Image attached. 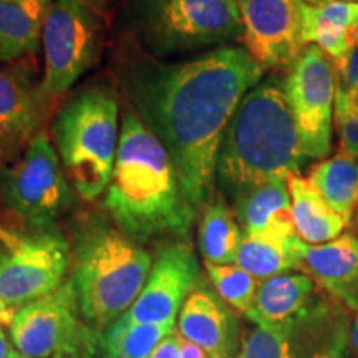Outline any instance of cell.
Listing matches in <instances>:
<instances>
[{
	"instance_id": "30bf717a",
	"label": "cell",
	"mask_w": 358,
	"mask_h": 358,
	"mask_svg": "<svg viewBox=\"0 0 358 358\" xmlns=\"http://www.w3.org/2000/svg\"><path fill=\"white\" fill-rule=\"evenodd\" d=\"M284 87L303 153L308 159L327 158L332 150L337 65L317 45H307Z\"/></svg>"
},
{
	"instance_id": "9a60e30c",
	"label": "cell",
	"mask_w": 358,
	"mask_h": 358,
	"mask_svg": "<svg viewBox=\"0 0 358 358\" xmlns=\"http://www.w3.org/2000/svg\"><path fill=\"white\" fill-rule=\"evenodd\" d=\"M45 96L29 69L0 64V171L22 156L37 134Z\"/></svg>"
},
{
	"instance_id": "277c9868",
	"label": "cell",
	"mask_w": 358,
	"mask_h": 358,
	"mask_svg": "<svg viewBox=\"0 0 358 358\" xmlns=\"http://www.w3.org/2000/svg\"><path fill=\"white\" fill-rule=\"evenodd\" d=\"M150 252L124 232L93 224L80 236L71 282L80 313L101 330L127 313L150 277Z\"/></svg>"
},
{
	"instance_id": "9c48e42d",
	"label": "cell",
	"mask_w": 358,
	"mask_h": 358,
	"mask_svg": "<svg viewBox=\"0 0 358 358\" xmlns=\"http://www.w3.org/2000/svg\"><path fill=\"white\" fill-rule=\"evenodd\" d=\"M100 43L98 13L75 0H50L45 6L42 45L45 96H64L92 66Z\"/></svg>"
},
{
	"instance_id": "4316f807",
	"label": "cell",
	"mask_w": 358,
	"mask_h": 358,
	"mask_svg": "<svg viewBox=\"0 0 358 358\" xmlns=\"http://www.w3.org/2000/svg\"><path fill=\"white\" fill-rule=\"evenodd\" d=\"M209 280L214 292L229 306L232 310L245 317L252 307L261 280L237 264H206Z\"/></svg>"
},
{
	"instance_id": "ffe728a7",
	"label": "cell",
	"mask_w": 358,
	"mask_h": 358,
	"mask_svg": "<svg viewBox=\"0 0 358 358\" xmlns=\"http://www.w3.org/2000/svg\"><path fill=\"white\" fill-rule=\"evenodd\" d=\"M358 19V2L325 0L307 2L303 7V40L317 45L320 50L340 65L352 50L350 29Z\"/></svg>"
},
{
	"instance_id": "e0dca14e",
	"label": "cell",
	"mask_w": 358,
	"mask_h": 358,
	"mask_svg": "<svg viewBox=\"0 0 358 358\" xmlns=\"http://www.w3.org/2000/svg\"><path fill=\"white\" fill-rule=\"evenodd\" d=\"M299 254L301 272L355 315L358 312V236L343 232L325 244H307L301 239Z\"/></svg>"
},
{
	"instance_id": "f1b7e54d",
	"label": "cell",
	"mask_w": 358,
	"mask_h": 358,
	"mask_svg": "<svg viewBox=\"0 0 358 358\" xmlns=\"http://www.w3.org/2000/svg\"><path fill=\"white\" fill-rule=\"evenodd\" d=\"M334 127L337 129L342 153L358 159V115L350 108L347 93L337 87Z\"/></svg>"
},
{
	"instance_id": "7c38bea8",
	"label": "cell",
	"mask_w": 358,
	"mask_h": 358,
	"mask_svg": "<svg viewBox=\"0 0 358 358\" xmlns=\"http://www.w3.org/2000/svg\"><path fill=\"white\" fill-rule=\"evenodd\" d=\"M307 0H239L243 42L264 71H289L306 50Z\"/></svg>"
},
{
	"instance_id": "4fadbf2b",
	"label": "cell",
	"mask_w": 358,
	"mask_h": 358,
	"mask_svg": "<svg viewBox=\"0 0 358 358\" xmlns=\"http://www.w3.org/2000/svg\"><path fill=\"white\" fill-rule=\"evenodd\" d=\"M198 279L199 262L191 245L187 243L164 245L155 259L141 294L124 317L138 324L176 322Z\"/></svg>"
},
{
	"instance_id": "7a4b0ae2",
	"label": "cell",
	"mask_w": 358,
	"mask_h": 358,
	"mask_svg": "<svg viewBox=\"0 0 358 358\" xmlns=\"http://www.w3.org/2000/svg\"><path fill=\"white\" fill-rule=\"evenodd\" d=\"M105 208L118 229L138 244L159 236L187 241L198 213L182 192L171 155L127 106Z\"/></svg>"
},
{
	"instance_id": "b9f144b4",
	"label": "cell",
	"mask_w": 358,
	"mask_h": 358,
	"mask_svg": "<svg viewBox=\"0 0 358 358\" xmlns=\"http://www.w3.org/2000/svg\"><path fill=\"white\" fill-rule=\"evenodd\" d=\"M307 2H310V3H320V2H325V0H307Z\"/></svg>"
},
{
	"instance_id": "8992f818",
	"label": "cell",
	"mask_w": 358,
	"mask_h": 358,
	"mask_svg": "<svg viewBox=\"0 0 358 358\" xmlns=\"http://www.w3.org/2000/svg\"><path fill=\"white\" fill-rule=\"evenodd\" d=\"M131 22L156 57L226 47L244 32L239 0H131Z\"/></svg>"
},
{
	"instance_id": "8fae6325",
	"label": "cell",
	"mask_w": 358,
	"mask_h": 358,
	"mask_svg": "<svg viewBox=\"0 0 358 358\" xmlns=\"http://www.w3.org/2000/svg\"><path fill=\"white\" fill-rule=\"evenodd\" d=\"M70 266L69 243L55 232L24 239L0 264V327H10L13 317L65 282Z\"/></svg>"
},
{
	"instance_id": "d6986e66",
	"label": "cell",
	"mask_w": 358,
	"mask_h": 358,
	"mask_svg": "<svg viewBox=\"0 0 358 358\" xmlns=\"http://www.w3.org/2000/svg\"><path fill=\"white\" fill-rule=\"evenodd\" d=\"M231 206L243 234L297 236L287 179H275L254 187Z\"/></svg>"
},
{
	"instance_id": "d590c367",
	"label": "cell",
	"mask_w": 358,
	"mask_h": 358,
	"mask_svg": "<svg viewBox=\"0 0 358 358\" xmlns=\"http://www.w3.org/2000/svg\"><path fill=\"white\" fill-rule=\"evenodd\" d=\"M12 352V345L8 342L6 332H3V327H0V358H7Z\"/></svg>"
},
{
	"instance_id": "d6a6232c",
	"label": "cell",
	"mask_w": 358,
	"mask_h": 358,
	"mask_svg": "<svg viewBox=\"0 0 358 358\" xmlns=\"http://www.w3.org/2000/svg\"><path fill=\"white\" fill-rule=\"evenodd\" d=\"M0 241H2L10 250H15L22 243H24V237H19L17 234H13V232L7 231L6 227L0 224Z\"/></svg>"
},
{
	"instance_id": "ac0fdd59",
	"label": "cell",
	"mask_w": 358,
	"mask_h": 358,
	"mask_svg": "<svg viewBox=\"0 0 358 358\" xmlns=\"http://www.w3.org/2000/svg\"><path fill=\"white\" fill-rule=\"evenodd\" d=\"M324 290L303 272H285L261 280L245 319L254 325L279 327L297 319L324 297Z\"/></svg>"
},
{
	"instance_id": "5bb4252c",
	"label": "cell",
	"mask_w": 358,
	"mask_h": 358,
	"mask_svg": "<svg viewBox=\"0 0 358 358\" xmlns=\"http://www.w3.org/2000/svg\"><path fill=\"white\" fill-rule=\"evenodd\" d=\"M80 315L77 292L69 279L17 312L8 327L13 347L27 357L52 358L83 322Z\"/></svg>"
},
{
	"instance_id": "52a82bcc",
	"label": "cell",
	"mask_w": 358,
	"mask_h": 358,
	"mask_svg": "<svg viewBox=\"0 0 358 358\" xmlns=\"http://www.w3.org/2000/svg\"><path fill=\"white\" fill-rule=\"evenodd\" d=\"M352 313L330 295L279 327L244 329L237 358H350Z\"/></svg>"
},
{
	"instance_id": "d4e9b609",
	"label": "cell",
	"mask_w": 358,
	"mask_h": 358,
	"mask_svg": "<svg viewBox=\"0 0 358 358\" xmlns=\"http://www.w3.org/2000/svg\"><path fill=\"white\" fill-rule=\"evenodd\" d=\"M308 179L348 224L358 211V159L345 153L327 158L308 173Z\"/></svg>"
},
{
	"instance_id": "484cf974",
	"label": "cell",
	"mask_w": 358,
	"mask_h": 358,
	"mask_svg": "<svg viewBox=\"0 0 358 358\" xmlns=\"http://www.w3.org/2000/svg\"><path fill=\"white\" fill-rule=\"evenodd\" d=\"M176 330V322L138 324L122 317L105 332L115 358H151L161 342Z\"/></svg>"
},
{
	"instance_id": "4dcf8cb0",
	"label": "cell",
	"mask_w": 358,
	"mask_h": 358,
	"mask_svg": "<svg viewBox=\"0 0 358 358\" xmlns=\"http://www.w3.org/2000/svg\"><path fill=\"white\" fill-rule=\"evenodd\" d=\"M151 358H181V352H179L178 329L159 343Z\"/></svg>"
},
{
	"instance_id": "836d02e7",
	"label": "cell",
	"mask_w": 358,
	"mask_h": 358,
	"mask_svg": "<svg viewBox=\"0 0 358 358\" xmlns=\"http://www.w3.org/2000/svg\"><path fill=\"white\" fill-rule=\"evenodd\" d=\"M40 2H42L43 6H47L50 0H40ZM75 2L83 3V6H87L88 8H92V10H95L98 13L100 10H103V8H105L106 6H108L110 0H75Z\"/></svg>"
},
{
	"instance_id": "ba28073f",
	"label": "cell",
	"mask_w": 358,
	"mask_h": 358,
	"mask_svg": "<svg viewBox=\"0 0 358 358\" xmlns=\"http://www.w3.org/2000/svg\"><path fill=\"white\" fill-rule=\"evenodd\" d=\"M0 198L10 211L35 227H47L69 208L71 192L60 158L45 133L0 171Z\"/></svg>"
},
{
	"instance_id": "8d00e7d4",
	"label": "cell",
	"mask_w": 358,
	"mask_h": 358,
	"mask_svg": "<svg viewBox=\"0 0 358 358\" xmlns=\"http://www.w3.org/2000/svg\"><path fill=\"white\" fill-rule=\"evenodd\" d=\"M347 100H348V105H350V108L358 115V83L353 88L348 90Z\"/></svg>"
},
{
	"instance_id": "3957f363",
	"label": "cell",
	"mask_w": 358,
	"mask_h": 358,
	"mask_svg": "<svg viewBox=\"0 0 358 358\" xmlns=\"http://www.w3.org/2000/svg\"><path fill=\"white\" fill-rule=\"evenodd\" d=\"M303 153L284 80L267 78L243 98L217 153L216 186L234 204L254 187L301 173Z\"/></svg>"
},
{
	"instance_id": "cb8c5ba5",
	"label": "cell",
	"mask_w": 358,
	"mask_h": 358,
	"mask_svg": "<svg viewBox=\"0 0 358 358\" xmlns=\"http://www.w3.org/2000/svg\"><path fill=\"white\" fill-rule=\"evenodd\" d=\"M299 244H301L299 236L243 234L236 264L259 280L285 272H301Z\"/></svg>"
},
{
	"instance_id": "60d3db41",
	"label": "cell",
	"mask_w": 358,
	"mask_h": 358,
	"mask_svg": "<svg viewBox=\"0 0 358 358\" xmlns=\"http://www.w3.org/2000/svg\"><path fill=\"white\" fill-rule=\"evenodd\" d=\"M352 224H353V226H355V229H357V232H358V211L355 213V216H353Z\"/></svg>"
},
{
	"instance_id": "5b68a950",
	"label": "cell",
	"mask_w": 358,
	"mask_h": 358,
	"mask_svg": "<svg viewBox=\"0 0 358 358\" xmlns=\"http://www.w3.org/2000/svg\"><path fill=\"white\" fill-rule=\"evenodd\" d=\"M118 98L105 83L65 101L53 122V143L66 178L87 203L105 194L120 145Z\"/></svg>"
},
{
	"instance_id": "6da1fadb",
	"label": "cell",
	"mask_w": 358,
	"mask_h": 358,
	"mask_svg": "<svg viewBox=\"0 0 358 358\" xmlns=\"http://www.w3.org/2000/svg\"><path fill=\"white\" fill-rule=\"evenodd\" d=\"M245 48L219 47L186 62L129 60L122 71L128 106L171 155L196 213L216 192L217 153L243 98L262 82Z\"/></svg>"
},
{
	"instance_id": "74e56055",
	"label": "cell",
	"mask_w": 358,
	"mask_h": 358,
	"mask_svg": "<svg viewBox=\"0 0 358 358\" xmlns=\"http://www.w3.org/2000/svg\"><path fill=\"white\" fill-rule=\"evenodd\" d=\"M350 42H352V47L358 45V19L355 22V25L350 29Z\"/></svg>"
},
{
	"instance_id": "ab89813d",
	"label": "cell",
	"mask_w": 358,
	"mask_h": 358,
	"mask_svg": "<svg viewBox=\"0 0 358 358\" xmlns=\"http://www.w3.org/2000/svg\"><path fill=\"white\" fill-rule=\"evenodd\" d=\"M7 358H32V357H27V355H24V353H22V352L17 350V348H12L10 355H8Z\"/></svg>"
},
{
	"instance_id": "603a6c76",
	"label": "cell",
	"mask_w": 358,
	"mask_h": 358,
	"mask_svg": "<svg viewBox=\"0 0 358 358\" xmlns=\"http://www.w3.org/2000/svg\"><path fill=\"white\" fill-rule=\"evenodd\" d=\"M243 243V229L221 192H214L208 204L201 209L198 226L199 252L206 264H236Z\"/></svg>"
},
{
	"instance_id": "2e32d148",
	"label": "cell",
	"mask_w": 358,
	"mask_h": 358,
	"mask_svg": "<svg viewBox=\"0 0 358 358\" xmlns=\"http://www.w3.org/2000/svg\"><path fill=\"white\" fill-rule=\"evenodd\" d=\"M178 317V332L203 348L209 358L239 357L244 330L236 310L216 292L194 289Z\"/></svg>"
},
{
	"instance_id": "1f68e13d",
	"label": "cell",
	"mask_w": 358,
	"mask_h": 358,
	"mask_svg": "<svg viewBox=\"0 0 358 358\" xmlns=\"http://www.w3.org/2000/svg\"><path fill=\"white\" fill-rule=\"evenodd\" d=\"M179 352H181V358H209V355L203 350V348L196 345V343L189 342V340L182 337L181 334H179Z\"/></svg>"
},
{
	"instance_id": "f546056e",
	"label": "cell",
	"mask_w": 358,
	"mask_h": 358,
	"mask_svg": "<svg viewBox=\"0 0 358 358\" xmlns=\"http://www.w3.org/2000/svg\"><path fill=\"white\" fill-rule=\"evenodd\" d=\"M358 83V45L352 48L345 60L337 65V87L343 92L355 87Z\"/></svg>"
},
{
	"instance_id": "e575fe53",
	"label": "cell",
	"mask_w": 358,
	"mask_h": 358,
	"mask_svg": "<svg viewBox=\"0 0 358 358\" xmlns=\"http://www.w3.org/2000/svg\"><path fill=\"white\" fill-rule=\"evenodd\" d=\"M350 345L353 355L358 358V312L352 319V330H350Z\"/></svg>"
},
{
	"instance_id": "f35d334b",
	"label": "cell",
	"mask_w": 358,
	"mask_h": 358,
	"mask_svg": "<svg viewBox=\"0 0 358 358\" xmlns=\"http://www.w3.org/2000/svg\"><path fill=\"white\" fill-rule=\"evenodd\" d=\"M8 254H10V249H8V248H7V245H6V244H3V243H2V241H0V264H2L3 261H6V259H7V256H8Z\"/></svg>"
},
{
	"instance_id": "7402d4cb",
	"label": "cell",
	"mask_w": 358,
	"mask_h": 358,
	"mask_svg": "<svg viewBox=\"0 0 358 358\" xmlns=\"http://www.w3.org/2000/svg\"><path fill=\"white\" fill-rule=\"evenodd\" d=\"M43 15L40 0H0V64H17L38 50Z\"/></svg>"
},
{
	"instance_id": "7bdbcfd3",
	"label": "cell",
	"mask_w": 358,
	"mask_h": 358,
	"mask_svg": "<svg viewBox=\"0 0 358 358\" xmlns=\"http://www.w3.org/2000/svg\"><path fill=\"white\" fill-rule=\"evenodd\" d=\"M348 2H358V0H348Z\"/></svg>"
},
{
	"instance_id": "83f0119b",
	"label": "cell",
	"mask_w": 358,
	"mask_h": 358,
	"mask_svg": "<svg viewBox=\"0 0 358 358\" xmlns=\"http://www.w3.org/2000/svg\"><path fill=\"white\" fill-rule=\"evenodd\" d=\"M52 358H115V355L110 350L105 334L83 320Z\"/></svg>"
},
{
	"instance_id": "44dd1931",
	"label": "cell",
	"mask_w": 358,
	"mask_h": 358,
	"mask_svg": "<svg viewBox=\"0 0 358 358\" xmlns=\"http://www.w3.org/2000/svg\"><path fill=\"white\" fill-rule=\"evenodd\" d=\"M292 219L297 236L307 244H325L345 232L348 222L327 203L310 179L294 174L287 179Z\"/></svg>"
}]
</instances>
